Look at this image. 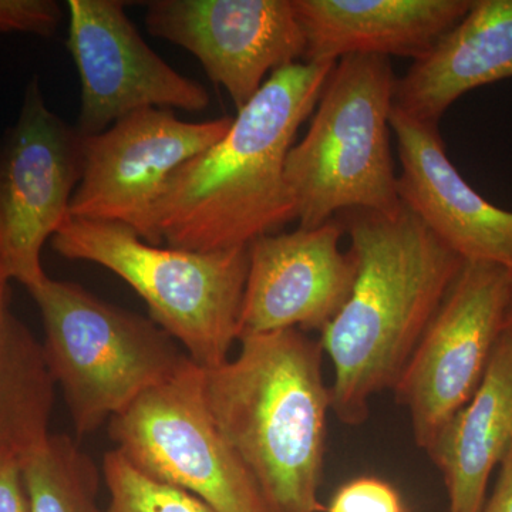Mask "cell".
<instances>
[{
	"label": "cell",
	"mask_w": 512,
	"mask_h": 512,
	"mask_svg": "<svg viewBox=\"0 0 512 512\" xmlns=\"http://www.w3.org/2000/svg\"><path fill=\"white\" fill-rule=\"evenodd\" d=\"M338 217L318 228L266 234L249 244L238 340L285 329L320 332L348 302L356 264L342 252Z\"/></svg>",
	"instance_id": "13"
},
{
	"label": "cell",
	"mask_w": 512,
	"mask_h": 512,
	"mask_svg": "<svg viewBox=\"0 0 512 512\" xmlns=\"http://www.w3.org/2000/svg\"><path fill=\"white\" fill-rule=\"evenodd\" d=\"M336 63L276 70L238 111L227 136L173 175L154 221L161 244L204 252L248 247L296 220L286 158Z\"/></svg>",
	"instance_id": "2"
},
{
	"label": "cell",
	"mask_w": 512,
	"mask_h": 512,
	"mask_svg": "<svg viewBox=\"0 0 512 512\" xmlns=\"http://www.w3.org/2000/svg\"><path fill=\"white\" fill-rule=\"evenodd\" d=\"M232 117L178 119L173 110L128 114L103 133L86 137L82 181L69 217L117 222L161 245L156 211L173 175L227 136Z\"/></svg>",
	"instance_id": "9"
},
{
	"label": "cell",
	"mask_w": 512,
	"mask_h": 512,
	"mask_svg": "<svg viewBox=\"0 0 512 512\" xmlns=\"http://www.w3.org/2000/svg\"><path fill=\"white\" fill-rule=\"evenodd\" d=\"M45 329L43 356L62 387L77 436L119 416L187 355L156 322L46 276L28 289Z\"/></svg>",
	"instance_id": "6"
},
{
	"label": "cell",
	"mask_w": 512,
	"mask_h": 512,
	"mask_svg": "<svg viewBox=\"0 0 512 512\" xmlns=\"http://www.w3.org/2000/svg\"><path fill=\"white\" fill-rule=\"evenodd\" d=\"M103 478L109 491L103 512H214L195 495L147 476L116 448L104 456Z\"/></svg>",
	"instance_id": "20"
},
{
	"label": "cell",
	"mask_w": 512,
	"mask_h": 512,
	"mask_svg": "<svg viewBox=\"0 0 512 512\" xmlns=\"http://www.w3.org/2000/svg\"><path fill=\"white\" fill-rule=\"evenodd\" d=\"M328 512H404L402 497L382 478L359 477L333 495Z\"/></svg>",
	"instance_id": "21"
},
{
	"label": "cell",
	"mask_w": 512,
	"mask_h": 512,
	"mask_svg": "<svg viewBox=\"0 0 512 512\" xmlns=\"http://www.w3.org/2000/svg\"><path fill=\"white\" fill-rule=\"evenodd\" d=\"M86 136L47 107L36 80L0 147V261L26 289L46 278L42 249L69 218Z\"/></svg>",
	"instance_id": "10"
},
{
	"label": "cell",
	"mask_w": 512,
	"mask_h": 512,
	"mask_svg": "<svg viewBox=\"0 0 512 512\" xmlns=\"http://www.w3.org/2000/svg\"><path fill=\"white\" fill-rule=\"evenodd\" d=\"M512 448V336L504 332L480 386L427 451L446 484L448 512H481Z\"/></svg>",
	"instance_id": "17"
},
{
	"label": "cell",
	"mask_w": 512,
	"mask_h": 512,
	"mask_svg": "<svg viewBox=\"0 0 512 512\" xmlns=\"http://www.w3.org/2000/svg\"><path fill=\"white\" fill-rule=\"evenodd\" d=\"M238 342L235 359L204 369L212 416L269 512H318L332 412L320 340L285 329Z\"/></svg>",
	"instance_id": "3"
},
{
	"label": "cell",
	"mask_w": 512,
	"mask_h": 512,
	"mask_svg": "<svg viewBox=\"0 0 512 512\" xmlns=\"http://www.w3.org/2000/svg\"><path fill=\"white\" fill-rule=\"evenodd\" d=\"M508 299L510 269L464 262L394 386L426 453L480 386L504 333Z\"/></svg>",
	"instance_id": "8"
},
{
	"label": "cell",
	"mask_w": 512,
	"mask_h": 512,
	"mask_svg": "<svg viewBox=\"0 0 512 512\" xmlns=\"http://www.w3.org/2000/svg\"><path fill=\"white\" fill-rule=\"evenodd\" d=\"M481 512H512V448L498 467L493 494Z\"/></svg>",
	"instance_id": "24"
},
{
	"label": "cell",
	"mask_w": 512,
	"mask_h": 512,
	"mask_svg": "<svg viewBox=\"0 0 512 512\" xmlns=\"http://www.w3.org/2000/svg\"><path fill=\"white\" fill-rule=\"evenodd\" d=\"M55 382L43 348L12 309L0 261V460L22 458L49 437Z\"/></svg>",
	"instance_id": "18"
},
{
	"label": "cell",
	"mask_w": 512,
	"mask_h": 512,
	"mask_svg": "<svg viewBox=\"0 0 512 512\" xmlns=\"http://www.w3.org/2000/svg\"><path fill=\"white\" fill-rule=\"evenodd\" d=\"M0 512H32L18 457L0 460Z\"/></svg>",
	"instance_id": "23"
},
{
	"label": "cell",
	"mask_w": 512,
	"mask_h": 512,
	"mask_svg": "<svg viewBox=\"0 0 512 512\" xmlns=\"http://www.w3.org/2000/svg\"><path fill=\"white\" fill-rule=\"evenodd\" d=\"M512 77V0H473L466 16L394 84L393 106L439 124L454 101Z\"/></svg>",
	"instance_id": "16"
},
{
	"label": "cell",
	"mask_w": 512,
	"mask_h": 512,
	"mask_svg": "<svg viewBox=\"0 0 512 512\" xmlns=\"http://www.w3.org/2000/svg\"><path fill=\"white\" fill-rule=\"evenodd\" d=\"M396 79L389 57L353 55L336 63L308 133L286 158L299 227L318 228L343 212H392L402 205L390 150Z\"/></svg>",
	"instance_id": "4"
},
{
	"label": "cell",
	"mask_w": 512,
	"mask_h": 512,
	"mask_svg": "<svg viewBox=\"0 0 512 512\" xmlns=\"http://www.w3.org/2000/svg\"><path fill=\"white\" fill-rule=\"evenodd\" d=\"M20 463L32 512H103L99 470L70 437L49 434Z\"/></svg>",
	"instance_id": "19"
},
{
	"label": "cell",
	"mask_w": 512,
	"mask_h": 512,
	"mask_svg": "<svg viewBox=\"0 0 512 512\" xmlns=\"http://www.w3.org/2000/svg\"><path fill=\"white\" fill-rule=\"evenodd\" d=\"M473 0H293L305 36L303 62L353 55H426Z\"/></svg>",
	"instance_id": "15"
},
{
	"label": "cell",
	"mask_w": 512,
	"mask_h": 512,
	"mask_svg": "<svg viewBox=\"0 0 512 512\" xmlns=\"http://www.w3.org/2000/svg\"><path fill=\"white\" fill-rule=\"evenodd\" d=\"M62 22V10L52 0H0V33L50 36Z\"/></svg>",
	"instance_id": "22"
},
{
	"label": "cell",
	"mask_w": 512,
	"mask_h": 512,
	"mask_svg": "<svg viewBox=\"0 0 512 512\" xmlns=\"http://www.w3.org/2000/svg\"><path fill=\"white\" fill-rule=\"evenodd\" d=\"M109 433L134 467L195 495L214 512H269L212 416L204 369L188 357L173 376L113 417Z\"/></svg>",
	"instance_id": "7"
},
{
	"label": "cell",
	"mask_w": 512,
	"mask_h": 512,
	"mask_svg": "<svg viewBox=\"0 0 512 512\" xmlns=\"http://www.w3.org/2000/svg\"><path fill=\"white\" fill-rule=\"evenodd\" d=\"M340 215L356 279L320 345L335 372L332 413L360 426L372 397L399 382L466 261L403 204L392 212Z\"/></svg>",
	"instance_id": "1"
},
{
	"label": "cell",
	"mask_w": 512,
	"mask_h": 512,
	"mask_svg": "<svg viewBox=\"0 0 512 512\" xmlns=\"http://www.w3.org/2000/svg\"><path fill=\"white\" fill-rule=\"evenodd\" d=\"M504 332L512 336V269H510V299H508L507 315H505Z\"/></svg>",
	"instance_id": "25"
},
{
	"label": "cell",
	"mask_w": 512,
	"mask_h": 512,
	"mask_svg": "<svg viewBox=\"0 0 512 512\" xmlns=\"http://www.w3.org/2000/svg\"><path fill=\"white\" fill-rule=\"evenodd\" d=\"M120 0H69V37L82 109L77 130L90 137L144 109L202 111L210 94L144 42Z\"/></svg>",
	"instance_id": "11"
},
{
	"label": "cell",
	"mask_w": 512,
	"mask_h": 512,
	"mask_svg": "<svg viewBox=\"0 0 512 512\" xmlns=\"http://www.w3.org/2000/svg\"><path fill=\"white\" fill-rule=\"evenodd\" d=\"M52 247L64 258L93 262L120 276L144 299L151 320L201 369L229 359L238 340L249 245L208 252L164 248L117 222L69 217L53 235Z\"/></svg>",
	"instance_id": "5"
},
{
	"label": "cell",
	"mask_w": 512,
	"mask_h": 512,
	"mask_svg": "<svg viewBox=\"0 0 512 512\" xmlns=\"http://www.w3.org/2000/svg\"><path fill=\"white\" fill-rule=\"evenodd\" d=\"M402 173L397 194L404 207L464 261L512 269V211L485 200L448 158L439 124L407 116L393 106Z\"/></svg>",
	"instance_id": "14"
},
{
	"label": "cell",
	"mask_w": 512,
	"mask_h": 512,
	"mask_svg": "<svg viewBox=\"0 0 512 512\" xmlns=\"http://www.w3.org/2000/svg\"><path fill=\"white\" fill-rule=\"evenodd\" d=\"M146 8L148 32L197 57L238 111L266 74L305 55L293 0H153Z\"/></svg>",
	"instance_id": "12"
}]
</instances>
